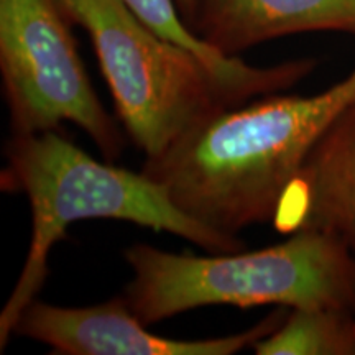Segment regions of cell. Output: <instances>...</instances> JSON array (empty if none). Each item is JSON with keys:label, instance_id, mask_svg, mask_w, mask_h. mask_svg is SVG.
I'll use <instances>...</instances> for the list:
<instances>
[{"label": "cell", "instance_id": "obj_10", "mask_svg": "<svg viewBox=\"0 0 355 355\" xmlns=\"http://www.w3.org/2000/svg\"><path fill=\"white\" fill-rule=\"evenodd\" d=\"M254 349L257 355H355V316L336 309H293Z\"/></svg>", "mask_w": 355, "mask_h": 355}, {"label": "cell", "instance_id": "obj_7", "mask_svg": "<svg viewBox=\"0 0 355 355\" xmlns=\"http://www.w3.org/2000/svg\"><path fill=\"white\" fill-rule=\"evenodd\" d=\"M273 222L279 232L332 234L355 250V102L311 150Z\"/></svg>", "mask_w": 355, "mask_h": 355}, {"label": "cell", "instance_id": "obj_11", "mask_svg": "<svg viewBox=\"0 0 355 355\" xmlns=\"http://www.w3.org/2000/svg\"><path fill=\"white\" fill-rule=\"evenodd\" d=\"M178 10H180L183 20L188 24V26L194 32V26H196L199 12H201L202 0H175Z\"/></svg>", "mask_w": 355, "mask_h": 355}, {"label": "cell", "instance_id": "obj_4", "mask_svg": "<svg viewBox=\"0 0 355 355\" xmlns=\"http://www.w3.org/2000/svg\"><path fill=\"white\" fill-rule=\"evenodd\" d=\"M92 42L115 110L145 159L245 99L202 60L146 26L122 0H58Z\"/></svg>", "mask_w": 355, "mask_h": 355}, {"label": "cell", "instance_id": "obj_9", "mask_svg": "<svg viewBox=\"0 0 355 355\" xmlns=\"http://www.w3.org/2000/svg\"><path fill=\"white\" fill-rule=\"evenodd\" d=\"M122 2L159 37L194 53L245 101L283 91L308 76L313 69L311 60L288 61L270 68H255L243 63L239 58L220 55L189 28L178 10L175 0H122Z\"/></svg>", "mask_w": 355, "mask_h": 355}, {"label": "cell", "instance_id": "obj_3", "mask_svg": "<svg viewBox=\"0 0 355 355\" xmlns=\"http://www.w3.org/2000/svg\"><path fill=\"white\" fill-rule=\"evenodd\" d=\"M128 308L146 326L204 306L278 304L355 316L354 248L336 235L303 229L255 252L196 257L146 243L125 250Z\"/></svg>", "mask_w": 355, "mask_h": 355}, {"label": "cell", "instance_id": "obj_1", "mask_svg": "<svg viewBox=\"0 0 355 355\" xmlns=\"http://www.w3.org/2000/svg\"><path fill=\"white\" fill-rule=\"evenodd\" d=\"M355 102V69L318 96H261L217 114L170 152L145 159L141 173L171 202L217 232L275 219L311 150Z\"/></svg>", "mask_w": 355, "mask_h": 355}, {"label": "cell", "instance_id": "obj_6", "mask_svg": "<svg viewBox=\"0 0 355 355\" xmlns=\"http://www.w3.org/2000/svg\"><path fill=\"white\" fill-rule=\"evenodd\" d=\"M273 311L250 329L212 339L178 340L146 329L123 296L86 308H64L35 300L24 309L13 336L38 340L61 355H234L277 331L285 321Z\"/></svg>", "mask_w": 355, "mask_h": 355}, {"label": "cell", "instance_id": "obj_5", "mask_svg": "<svg viewBox=\"0 0 355 355\" xmlns=\"http://www.w3.org/2000/svg\"><path fill=\"white\" fill-rule=\"evenodd\" d=\"M58 0H0V74L12 135L78 125L114 163L123 135L101 104Z\"/></svg>", "mask_w": 355, "mask_h": 355}, {"label": "cell", "instance_id": "obj_8", "mask_svg": "<svg viewBox=\"0 0 355 355\" xmlns=\"http://www.w3.org/2000/svg\"><path fill=\"white\" fill-rule=\"evenodd\" d=\"M308 32L355 37V0H202L194 33L237 58L268 40Z\"/></svg>", "mask_w": 355, "mask_h": 355}, {"label": "cell", "instance_id": "obj_2", "mask_svg": "<svg viewBox=\"0 0 355 355\" xmlns=\"http://www.w3.org/2000/svg\"><path fill=\"white\" fill-rule=\"evenodd\" d=\"M3 157L2 189L20 191L28 199L32 239L20 277L0 311V350L10 343L20 314L42 291L53 247L74 222L127 220L170 232L207 254L247 250L239 235L217 232L181 212L152 178L97 162L56 130L12 135Z\"/></svg>", "mask_w": 355, "mask_h": 355}]
</instances>
